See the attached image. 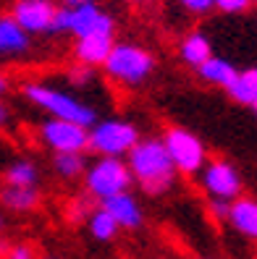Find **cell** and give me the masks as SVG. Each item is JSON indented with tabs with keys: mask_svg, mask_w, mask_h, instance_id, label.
Here are the masks:
<instances>
[{
	"mask_svg": "<svg viewBox=\"0 0 257 259\" xmlns=\"http://www.w3.org/2000/svg\"><path fill=\"white\" fill-rule=\"evenodd\" d=\"M124 160L131 170L134 184L147 196H165L173 191L178 173L160 136H142Z\"/></svg>",
	"mask_w": 257,
	"mask_h": 259,
	"instance_id": "cell-1",
	"label": "cell"
},
{
	"mask_svg": "<svg viewBox=\"0 0 257 259\" xmlns=\"http://www.w3.org/2000/svg\"><path fill=\"white\" fill-rule=\"evenodd\" d=\"M100 68L105 73V79L118 84L121 89H137L153 79V73L158 68V58L153 55V50H147L139 42L116 39Z\"/></svg>",
	"mask_w": 257,
	"mask_h": 259,
	"instance_id": "cell-2",
	"label": "cell"
},
{
	"mask_svg": "<svg viewBox=\"0 0 257 259\" xmlns=\"http://www.w3.org/2000/svg\"><path fill=\"white\" fill-rule=\"evenodd\" d=\"M21 95L29 105H34L48 118L71 120V123H79L84 128H89L97 120V110L92 102L77 97L74 92H66V89H58L48 81H26L21 87Z\"/></svg>",
	"mask_w": 257,
	"mask_h": 259,
	"instance_id": "cell-3",
	"label": "cell"
},
{
	"mask_svg": "<svg viewBox=\"0 0 257 259\" xmlns=\"http://www.w3.org/2000/svg\"><path fill=\"white\" fill-rule=\"evenodd\" d=\"M142 139V128L129 118H97L89 126V152L97 157H126Z\"/></svg>",
	"mask_w": 257,
	"mask_h": 259,
	"instance_id": "cell-4",
	"label": "cell"
},
{
	"mask_svg": "<svg viewBox=\"0 0 257 259\" xmlns=\"http://www.w3.org/2000/svg\"><path fill=\"white\" fill-rule=\"evenodd\" d=\"M84 194L92 199L102 202L108 196H116L121 191H129L134 186L131 170L124 157H97L87 165V170L82 176Z\"/></svg>",
	"mask_w": 257,
	"mask_h": 259,
	"instance_id": "cell-5",
	"label": "cell"
},
{
	"mask_svg": "<svg viewBox=\"0 0 257 259\" xmlns=\"http://www.w3.org/2000/svg\"><path fill=\"white\" fill-rule=\"evenodd\" d=\"M163 144L168 149V155L173 160V167L178 176H187L194 178L200 176V170L205 167L207 157V147L194 131L184 128V126H168L163 131Z\"/></svg>",
	"mask_w": 257,
	"mask_h": 259,
	"instance_id": "cell-6",
	"label": "cell"
},
{
	"mask_svg": "<svg viewBox=\"0 0 257 259\" xmlns=\"http://www.w3.org/2000/svg\"><path fill=\"white\" fill-rule=\"evenodd\" d=\"M197 178H200V186H202L207 199L234 202L236 196H241V189H244V181H241L239 167L226 157L207 160Z\"/></svg>",
	"mask_w": 257,
	"mask_h": 259,
	"instance_id": "cell-7",
	"label": "cell"
},
{
	"mask_svg": "<svg viewBox=\"0 0 257 259\" xmlns=\"http://www.w3.org/2000/svg\"><path fill=\"white\" fill-rule=\"evenodd\" d=\"M37 139L45 149L55 152H87L89 149V128L60 118H45L37 126Z\"/></svg>",
	"mask_w": 257,
	"mask_h": 259,
	"instance_id": "cell-8",
	"label": "cell"
},
{
	"mask_svg": "<svg viewBox=\"0 0 257 259\" xmlns=\"http://www.w3.org/2000/svg\"><path fill=\"white\" fill-rule=\"evenodd\" d=\"M55 11H58L55 0H13L11 19L16 21L29 37L32 34H50Z\"/></svg>",
	"mask_w": 257,
	"mask_h": 259,
	"instance_id": "cell-9",
	"label": "cell"
},
{
	"mask_svg": "<svg viewBox=\"0 0 257 259\" xmlns=\"http://www.w3.org/2000/svg\"><path fill=\"white\" fill-rule=\"evenodd\" d=\"M68 34L74 39L79 37H92V34H108L116 37V19L111 16L108 11H102L100 3H87L82 8H74L71 11V29Z\"/></svg>",
	"mask_w": 257,
	"mask_h": 259,
	"instance_id": "cell-10",
	"label": "cell"
},
{
	"mask_svg": "<svg viewBox=\"0 0 257 259\" xmlns=\"http://www.w3.org/2000/svg\"><path fill=\"white\" fill-rule=\"evenodd\" d=\"M100 207L111 212V218L118 223L121 231H137V228L144 225V207L137 199V194H131V191L108 196V199L100 202Z\"/></svg>",
	"mask_w": 257,
	"mask_h": 259,
	"instance_id": "cell-11",
	"label": "cell"
},
{
	"mask_svg": "<svg viewBox=\"0 0 257 259\" xmlns=\"http://www.w3.org/2000/svg\"><path fill=\"white\" fill-rule=\"evenodd\" d=\"M213 55H215L213 53V39L205 32H200V29H192V32H187L178 39V58H181V63L192 71H197L205 60H210Z\"/></svg>",
	"mask_w": 257,
	"mask_h": 259,
	"instance_id": "cell-12",
	"label": "cell"
},
{
	"mask_svg": "<svg viewBox=\"0 0 257 259\" xmlns=\"http://www.w3.org/2000/svg\"><path fill=\"white\" fill-rule=\"evenodd\" d=\"M113 42H116V37H108V34L79 37L74 42V60L84 63V66H92V68H100L105 63V58H108Z\"/></svg>",
	"mask_w": 257,
	"mask_h": 259,
	"instance_id": "cell-13",
	"label": "cell"
},
{
	"mask_svg": "<svg viewBox=\"0 0 257 259\" xmlns=\"http://www.w3.org/2000/svg\"><path fill=\"white\" fill-rule=\"evenodd\" d=\"M229 223L239 236L257 241V199L252 196H236L229 209Z\"/></svg>",
	"mask_w": 257,
	"mask_h": 259,
	"instance_id": "cell-14",
	"label": "cell"
},
{
	"mask_svg": "<svg viewBox=\"0 0 257 259\" xmlns=\"http://www.w3.org/2000/svg\"><path fill=\"white\" fill-rule=\"evenodd\" d=\"M0 204L8 212L26 215V212H34L42 204V194L37 186H3L0 189Z\"/></svg>",
	"mask_w": 257,
	"mask_h": 259,
	"instance_id": "cell-15",
	"label": "cell"
},
{
	"mask_svg": "<svg viewBox=\"0 0 257 259\" xmlns=\"http://www.w3.org/2000/svg\"><path fill=\"white\" fill-rule=\"evenodd\" d=\"M32 48V37L11 19V13L0 16V55H24Z\"/></svg>",
	"mask_w": 257,
	"mask_h": 259,
	"instance_id": "cell-16",
	"label": "cell"
},
{
	"mask_svg": "<svg viewBox=\"0 0 257 259\" xmlns=\"http://www.w3.org/2000/svg\"><path fill=\"white\" fill-rule=\"evenodd\" d=\"M236 73H239V68L231 63L229 58H221V55H213L210 60H205V63L197 68V76L205 81V84H210V87H218V89H226L234 79H236Z\"/></svg>",
	"mask_w": 257,
	"mask_h": 259,
	"instance_id": "cell-17",
	"label": "cell"
},
{
	"mask_svg": "<svg viewBox=\"0 0 257 259\" xmlns=\"http://www.w3.org/2000/svg\"><path fill=\"white\" fill-rule=\"evenodd\" d=\"M87 155L84 152H55L53 160H50V167L53 173L60 178V181H79L87 170Z\"/></svg>",
	"mask_w": 257,
	"mask_h": 259,
	"instance_id": "cell-18",
	"label": "cell"
},
{
	"mask_svg": "<svg viewBox=\"0 0 257 259\" xmlns=\"http://www.w3.org/2000/svg\"><path fill=\"white\" fill-rule=\"evenodd\" d=\"M6 186H37L40 184V165L34 160H13L3 170Z\"/></svg>",
	"mask_w": 257,
	"mask_h": 259,
	"instance_id": "cell-19",
	"label": "cell"
},
{
	"mask_svg": "<svg viewBox=\"0 0 257 259\" xmlns=\"http://www.w3.org/2000/svg\"><path fill=\"white\" fill-rule=\"evenodd\" d=\"M87 231H89V236H92L95 241L108 243V241H113V238L121 233V228H118V223L111 218L108 209L97 207V209L89 212V218H87Z\"/></svg>",
	"mask_w": 257,
	"mask_h": 259,
	"instance_id": "cell-20",
	"label": "cell"
},
{
	"mask_svg": "<svg viewBox=\"0 0 257 259\" xmlns=\"http://www.w3.org/2000/svg\"><path fill=\"white\" fill-rule=\"evenodd\" d=\"M223 92L229 95L236 105H244V108H252V105L257 102V92H254V87L244 79V73H241V71L236 73V79H234L229 87H226Z\"/></svg>",
	"mask_w": 257,
	"mask_h": 259,
	"instance_id": "cell-21",
	"label": "cell"
},
{
	"mask_svg": "<svg viewBox=\"0 0 257 259\" xmlns=\"http://www.w3.org/2000/svg\"><path fill=\"white\" fill-rule=\"evenodd\" d=\"M89 199L92 196H87V194H82V196H74V199L66 204V218L74 223V225H79V223H87V218H89Z\"/></svg>",
	"mask_w": 257,
	"mask_h": 259,
	"instance_id": "cell-22",
	"label": "cell"
},
{
	"mask_svg": "<svg viewBox=\"0 0 257 259\" xmlns=\"http://www.w3.org/2000/svg\"><path fill=\"white\" fill-rule=\"evenodd\" d=\"M66 79L71 87H89L95 81V68L92 66H84V63H77L66 71Z\"/></svg>",
	"mask_w": 257,
	"mask_h": 259,
	"instance_id": "cell-23",
	"label": "cell"
},
{
	"mask_svg": "<svg viewBox=\"0 0 257 259\" xmlns=\"http://www.w3.org/2000/svg\"><path fill=\"white\" fill-rule=\"evenodd\" d=\"M254 0H215V11L226 13V16H239L252 8Z\"/></svg>",
	"mask_w": 257,
	"mask_h": 259,
	"instance_id": "cell-24",
	"label": "cell"
},
{
	"mask_svg": "<svg viewBox=\"0 0 257 259\" xmlns=\"http://www.w3.org/2000/svg\"><path fill=\"white\" fill-rule=\"evenodd\" d=\"M189 16H207L210 11H215V0H176Z\"/></svg>",
	"mask_w": 257,
	"mask_h": 259,
	"instance_id": "cell-25",
	"label": "cell"
},
{
	"mask_svg": "<svg viewBox=\"0 0 257 259\" xmlns=\"http://www.w3.org/2000/svg\"><path fill=\"white\" fill-rule=\"evenodd\" d=\"M3 259H40V256L32 243H13V246H8Z\"/></svg>",
	"mask_w": 257,
	"mask_h": 259,
	"instance_id": "cell-26",
	"label": "cell"
},
{
	"mask_svg": "<svg viewBox=\"0 0 257 259\" xmlns=\"http://www.w3.org/2000/svg\"><path fill=\"white\" fill-rule=\"evenodd\" d=\"M229 209H231V202H226V199H207V212H210V218H215L218 223H226V220H229Z\"/></svg>",
	"mask_w": 257,
	"mask_h": 259,
	"instance_id": "cell-27",
	"label": "cell"
},
{
	"mask_svg": "<svg viewBox=\"0 0 257 259\" xmlns=\"http://www.w3.org/2000/svg\"><path fill=\"white\" fill-rule=\"evenodd\" d=\"M8 120H11V108H8V102L0 97V131L8 126Z\"/></svg>",
	"mask_w": 257,
	"mask_h": 259,
	"instance_id": "cell-28",
	"label": "cell"
},
{
	"mask_svg": "<svg viewBox=\"0 0 257 259\" xmlns=\"http://www.w3.org/2000/svg\"><path fill=\"white\" fill-rule=\"evenodd\" d=\"M87 3H95V0H58V6H63V8H68V11L82 8V6H87Z\"/></svg>",
	"mask_w": 257,
	"mask_h": 259,
	"instance_id": "cell-29",
	"label": "cell"
},
{
	"mask_svg": "<svg viewBox=\"0 0 257 259\" xmlns=\"http://www.w3.org/2000/svg\"><path fill=\"white\" fill-rule=\"evenodd\" d=\"M241 73H244V79L254 87V92H257V66H254V68H247V71H241Z\"/></svg>",
	"mask_w": 257,
	"mask_h": 259,
	"instance_id": "cell-30",
	"label": "cell"
},
{
	"mask_svg": "<svg viewBox=\"0 0 257 259\" xmlns=\"http://www.w3.org/2000/svg\"><path fill=\"white\" fill-rule=\"evenodd\" d=\"M6 89H8V79H6V76H3V73H0V95H3V92H6Z\"/></svg>",
	"mask_w": 257,
	"mask_h": 259,
	"instance_id": "cell-31",
	"label": "cell"
},
{
	"mask_svg": "<svg viewBox=\"0 0 257 259\" xmlns=\"http://www.w3.org/2000/svg\"><path fill=\"white\" fill-rule=\"evenodd\" d=\"M129 3H131V6H150L153 0H129Z\"/></svg>",
	"mask_w": 257,
	"mask_h": 259,
	"instance_id": "cell-32",
	"label": "cell"
},
{
	"mask_svg": "<svg viewBox=\"0 0 257 259\" xmlns=\"http://www.w3.org/2000/svg\"><path fill=\"white\" fill-rule=\"evenodd\" d=\"M249 110H252V113H254V115H257V102H254V105H252V108H249Z\"/></svg>",
	"mask_w": 257,
	"mask_h": 259,
	"instance_id": "cell-33",
	"label": "cell"
},
{
	"mask_svg": "<svg viewBox=\"0 0 257 259\" xmlns=\"http://www.w3.org/2000/svg\"><path fill=\"white\" fill-rule=\"evenodd\" d=\"M0 228H3V215H0Z\"/></svg>",
	"mask_w": 257,
	"mask_h": 259,
	"instance_id": "cell-34",
	"label": "cell"
},
{
	"mask_svg": "<svg viewBox=\"0 0 257 259\" xmlns=\"http://www.w3.org/2000/svg\"><path fill=\"white\" fill-rule=\"evenodd\" d=\"M48 259H53V256H48Z\"/></svg>",
	"mask_w": 257,
	"mask_h": 259,
	"instance_id": "cell-35",
	"label": "cell"
},
{
	"mask_svg": "<svg viewBox=\"0 0 257 259\" xmlns=\"http://www.w3.org/2000/svg\"><path fill=\"white\" fill-rule=\"evenodd\" d=\"M254 3H257V0H254Z\"/></svg>",
	"mask_w": 257,
	"mask_h": 259,
	"instance_id": "cell-36",
	"label": "cell"
}]
</instances>
